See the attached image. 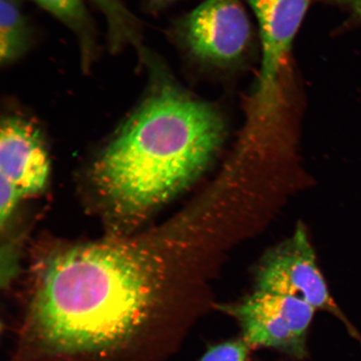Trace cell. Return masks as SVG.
Wrapping results in <instances>:
<instances>
[{
	"label": "cell",
	"instance_id": "1",
	"mask_svg": "<svg viewBox=\"0 0 361 361\" xmlns=\"http://www.w3.org/2000/svg\"><path fill=\"white\" fill-rule=\"evenodd\" d=\"M154 262L141 248L94 245L56 255L34 300L32 329L52 353L106 356L146 331L161 301Z\"/></svg>",
	"mask_w": 361,
	"mask_h": 361
},
{
	"label": "cell",
	"instance_id": "7",
	"mask_svg": "<svg viewBox=\"0 0 361 361\" xmlns=\"http://www.w3.org/2000/svg\"><path fill=\"white\" fill-rule=\"evenodd\" d=\"M49 161L39 130L19 116H7L0 130V183L21 197L34 195L47 183Z\"/></svg>",
	"mask_w": 361,
	"mask_h": 361
},
{
	"label": "cell",
	"instance_id": "8",
	"mask_svg": "<svg viewBox=\"0 0 361 361\" xmlns=\"http://www.w3.org/2000/svg\"><path fill=\"white\" fill-rule=\"evenodd\" d=\"M28 22L17 0H0V63L10 65L30 47Z\"/></svg>",
	"mask_w": 361,
	"mask_h": 361
},
{
	"label": "cell",
	"instance_id": "12",
	"mask_svg": "<svg viewBox=\"0 0 361 361\" xmlns=\"http://www.w3.org/2000/svg\"><path fill=\"white\" fill-rule=\"evenodd\" d=\"M336 3L349 8L361 20V0H336Z\"/></svg>",
	"mask_w": 361,
	"mask_h": 361
},
{
	"label": "cell",
	"instance_id": "11",
	"mask_svg": "<svg viewBox=\"0 0 361 361\" xmlns=\"http://www.w3.org/2000/svg\"><path fill=\"white\" fill-rule=\"evenodd\" d=\"M250 348L243 338L224 342L211 347L200 361H247Z\"/></svg>",
	"mask_w": 361,
	"mask_h": 361
},
{
	"label": "cell",
	"instance_id": "3",
	"mask_svg": "<svg viewBox=\"0 0 361 361\" xmlns=\"http://www.w3.org/2000/svg\"><path fill=\"white\" fill-rule=\"evenodd\" d=\"M313 0H247L258 21L262 63L248 107V125L261 130L275 123L281 111V78L293 39Z\"/></svg>",
	"mask_w": 361,
	"mask_h": 361
},
{
	"label": "cell",
	"instance_id": "4",
	"mask_svg": "<svg viewBox=\"0 0 361 361\" xmlns=\"http://www.w3.org/2000/svg\"><path fill=\"white\" fill-rule=\"evenodd\" d=\"M255 281L256 290L295 298L315 310L336 316L361 346V334L329 293L303 224L298 225L290 238L266 252L257 266Z\"/></svg>",
	"mask_w": 361,
	"mask_h": 361
},
{
	"label": "cell",
	"instance_id": "5",
	"mask_svg": "<svg viewBox=\"0 0 361 361\" xmlns=\"http://www.w3.org/2000/svg\"><path fill=\"white\" fill-rule=\"evenodd\" d=\"M185 47L203 66L233 70L254 47L252 25L241 0H204L180 26Z\"/></svg>",
	"mask_w": 361,
	"mask_h": 361
},
{
	"label": "cell",
	"instance_id": "6",
	"mask_svg": "<svg viewBox=\"0 0 361 361\" xmlns=\"http://www.w3.org/2000/svg\"><path fill=\"white\" fill-rule=\"evenodd\" d=\"M240 324L251 347H267L304 359L315 310L295 298L255 290L240 302L216 306Z\"/></svg>",
	"mask_w": 361,
	"mask_h": 361
},
{
	"label": "cell",
	"instance_id": "2",
	"mask_svg": "<svg viewBox=\"0 0 361 361\" xmlns=\"http://www.w3.org/2000/svg\"><path fill=\"white\" fill-rule=\"evenodd\" d=\"M225 133L218 108L166 84L142 104L103 152L94 177L113 204L126 213H142L200 177Z\"/></svg>",
	"mask_w": 361,
	"mask_h": 361
},
{
	"label": "cell",
	"instance_id": "10",
	"mask_svg": "<svg viewBox=\"0 0 361 361\" xmlns=\"http://www.w3.org/2000/svg\"><path fill=\"white\" fill-rule=\"evenodd\" d=\"M105 13L113 43L117 44L132 37L133 21L120 0H94Z\"/></svg>",
	"mask_w": 361,
	"mask_h": 361
},
{
	"label": "cell",
	"instance_id": "13",
	"mask_svg": "<svg viewBox=\"0 0 361 361\" xmlns=\"http://www.w3.org/2000/svg\"><path fill=\"white\" fill-rule=\"evenodd\" d=\"M152 1H154L155 3H168L170 1H173V0H152Z\"/></svg>",
	"mask_w": 361,
	"mask_h": 361
},
{
	"label": "cell",
	"instance_id": "9",
	"mask_svg": "<svg viewBox=\"0 0 361 361\" xmlns=\"http://www.w3.org/2000/svg\"><path fill=\"white\" fill-rule=\"evenodd\" d=\"M76 32L87 35L90 21L83 0H35ZM82 37V34H81Z\"/></svg>",
	"mask_w": 361,
	"mask_h": 361
}]
</instances>
